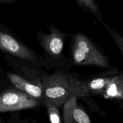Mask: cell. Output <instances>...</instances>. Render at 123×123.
Segmentation results:
<instances>
[{"label": "cell", "mask_w": 123, "mask_h": 123, "mask_svg": "<svg viewBox=\"0 0 123 123\" xmlns=\"http://www.w3.org/2000/svg\"><path fill=\"white\" fill-rule=\"evenodd\" d=\"M73 64L74 66L109 67V63L99 48L82 32L72 37L70 44Z\"/></svg>", "instance_id": "3"}, {"label": "cell", "mask_w": 123, "mask_h": 123, "mask_svg": "<svg viewBox=\"0 0 123 123\" xmlns=\"http://www.w3.org/2000/svg\"><path fill=\"white\" fill-rule=\"evenodd\" d=\"M85 12L93 14L99 20H102V16L96 0H75Z\"/></svg>", "instance_id": "9"}, {"label": "cell", "mask_w": 123, "mask_h": 123, "mask_svg": "<svg viewBox=\"0 0 123 123\" xmlns=\"http://www.w3.org/2000/svg\"><path fill=\"white\" fill-rule=\"evenodd\" d=\"M40 84L44 103L48 102L58 108L62 107L73 96L86 97L90 95L85 80L64 68H57L51 74L44 73Z\"/></svg>", "instance_id": "1"}, {"label": "cell", "mask_w": 123, "mask_h": 123, "mask_svg": "<svg viewBox=\"0 0 123 123\" xmlns=\"http://www.w3.org/2000/svg\"><path fill=\"white\" fill-rule=\"evenodd\" d=\"M44 106H46L47 108V111L50 122L52 123H61L62 122L60 112L57 107L48 102H45Z\"/></svg>", "instance_id": "10"}, {"label": "cell", "mask_w": 123, "mask_h": 123, "mask_svg": "<svg viewBox=\"0 0 123 123\" xmlns=\"http://www.w3.org/2000/svg\"><path fill=\"white\" fill-rule=\"evenodd\" d=\"M0 50L18 59L50 70L52 67L46 58L19 40L11 32L0 27Z\"/></svg>", "instance_id": "4"}, {"label": "cell", "mask_w": 123, "mask_h": 123, "mask_svg": "<svg viewBox=\"0 0 123 123\" xmlns=\"http://www.w3.org/2000/svg\"><path fill=\"white\" fill-rule=\"evenodd\" d=\"M2 2H12L14 0H0Z\"/></svg>", "instance_id": "11"}, {"label": "cell", "mask_w": 123, "mask_h": 123, "mask_svg": "<svg viewBox=\"0 0 123 123\" xmlns=\"http://www.w3.org/2000/svg\"><path fill=\"white\" fill-rule=\"evenodd\" d=\"M78 97L73 96L70 98L63 107V123H91L90 117L78 105Z\"/></svg>", "instance_id": "7"}, {"label": "cell", "mask_w": 123, "mask_h": 123, "mask_svg": "<svg viewBox=\"0 0 123 123\" xmlns=\"http://www.w3.org/2000/svg\"><path fill=\"white\" fill-rule=\"evenodd\" d=\"M114 80V78H106L103 75L96 74L91 79L85 80L86 86L90 94L103 95L106 89Z\"/></svg>", "instance_id": "8"}, {"label": "cell", "mask_w": 123, "mask_h": 123, "mask_svg": "<svg viewBox=\"0 0 123 123\" xmlns=\"http://www.w3.org/2000/svg\"><path fill=\"white\" fill-rule=\"evenodd\" d=\"M7 76L14 87L39 100L42 104L44 105V98L40 84L22 75L20 73L8 72L7 73Z\"/></svg>", "instance_id": "6"}, {"label": "cell", "mask_w": 123, "mask_h": 123, "mask_svg": "<svg viewBox=\"0 0 123 123\" xmlns=\"http://www.w3.org/2000/svg\"><path fill=\"white\" fill-rule=\"evenodd\" d=\"M49 32L37 31V37L44 50L45 58L52 67L58 69H67L72 67V60L63 53L64 43L67 39L66 34L54 25L48 26Z\"/></svg>", "instance_id": "2"}, {"label": "cell", "mask_w": 123, "mask_h": 123, "mask_svg": "<svg viewBox=\"0 0 123 123\" xmlns=\"http://www.w3.org/2000/svg\"><path fill=\"white\" fill-rule=\"evenodd\" d=\"M42 104L39 100L17 88H10L0 94V112L32 109Z\"/></svg>", "instance_id": "5"}]
</instances>
